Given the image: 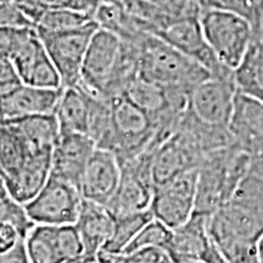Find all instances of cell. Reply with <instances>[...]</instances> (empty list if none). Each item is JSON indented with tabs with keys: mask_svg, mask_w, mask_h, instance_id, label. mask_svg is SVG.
<instances>
[{
	"mask_svg": "<svg viewBox=\"0 0 263 263\" xmlns=\"http://www.w3.org/2000/svg\"><path fill=\"white\" fill-rule=\"evenodd\" d=\"M114 217L115 222L112 234L101 249L103 251L111 252V254H123L124 250L130 244L132 240L136 238L138 233L151 219H154V216L150 210Z\"/></svg>",
	"mask_w": 263,
	"mask_h": 263,
	"instance_id": "603a6c76",
	"label": "cell"
},
{
	"mask_svg": "<svg viewBox=\"0 0 263 263\" xmlns=\"http://www.w3.org/2000/svg\"><path fill=\"white\" fill-rule=\"evenodd\" d=\"M82 203L83 196L77 186L50 174L45 185L25 207L34 224L66 226L74 224Z\"/></svg>",
	"mask_w": 263,
	"mask_h": 263,
	"instance_id": "52a82bcc",
	"label": "cell"
},
{
	"mask_svg": "<svg viewBox=\"0 0 263 263\" xmlns=\"http://www.w3.org/2000/svg\"><path fill=\"white\" fill-rule=\"evenodd\" d=\"M115 217L106 206L83 199L82 209L74 227L84 246V256L95 262L98 252L112 234Z\"/></svg>",
	"mask_w": 263,
	"mask_h": 263,
	"instance_id": "ffe728a7",
	"label": "cell"
},
{
	"mask_svg": "<svg viewBox=\"0 0 263 263\" xmlns=\"http://www.w3.org/2000/svg\"><path fill=\"white\" fill-rule=\"evenodd\" d=\"M211 76L202 65L156 35L147 33L141 39L139 77L143 80L168 89L193 91Z\"/></svg>",
	"mask_w": 263,
	"mask_h": 263,
	"instance_id": "3957f363",
	"label": "cell"
},
{
	"mask_svg": "<svg viewBox=\"0 0 263 263\" xmlns=\"http://www.w3.org/2000/svg\"><path fill=\"white\" fill-rule=\"evenodd\" d=\"M195 2H196L197 4H199V5L201 6V8H202V5L205 4V2H206V0H195Z\"/></svg>",
	"mask_w": 263,
	"mask_h": 263,
	"instance_id": "74e56055",
	"label": "cell"
},
{
	"mask_svg": "<svg viewBox=\"0 0 263 263\" xmlns=\"http://www.w3.org/2000/svg\"><path fill=\"white\" fill-rule=\"evenodd\" d=\"M110 2H115V3H123L124 0H110Z\"/></svg>",
	"mask_w": 263,
	"mask_h": 263,
	"instance_id": "f35d334b",
	"label": "cell"
},
{
	"mask_svg": "<svg viewBox=\"0 0 263 263\" xmlns=\"http://www.w3.org/2000/svg\"><path fill=\"white\" fill-rule=\"evenodd\" d=\"M94 22L93 16L87 12L71 9L45 10L35 22V28L44 31H66L80 28Z\"/></svg>",
	"mask_w": 263,
	"mask_h": 263,
	"instance_id": "cb8c5ba5",
	"label": "cell"
},
{
	"mask_svg": "<svg viewBox=\"0 0 263 263\" xmlns=\"http://www.w3.org/2000/svg\"><path fill=\"white\" fill-rule=\"evenodd\" d=\"M0 26L15 28H35L16 0H0Z\"/></svg>",
	"mask_w": 263,
	"mask_h": 263,
	"instance_id": "f1b7e54d",
	"label": "cell"
},
{
	"mask_svg": "<svg viewBox=\"0 0 263 263\" xmlns=\"http://www.w3.org/2000/svg\"><path fill=\"white\" fill-rule=\"evenodd\" d=\"M209 217L194 213L184 224L172 229L167 251L176 263L199 262L212 245Z\"/></svg>",
	"mask_w": 263,
	"mask_h": 263,
	"instance_id": "d6986e66",
	"label": "cell"
},
{
	"mask_svg": "<svg viewBox=\"0 0 263 263\" xmlns=\"http://www.w3.org/2000/svg\"><path fill=\"white\" fill-rule=\"evenodd\" d=\"M146 2L157 6L172 18L199 15L201 11V6L195 0H146Z\"/></svg>",
	"mask_w": 263,
	"mask_h": 263,
	"instance_id": "f546056e",
	"label": "cell"
},
{
	"mask_svg": "<svg viewBox=\"0 0 263 263\" xmlns=\"http://www.w3.org/2000/svg\"><path fill=\"white\" fill-rule=\"evenodd\" d=\"M32 27L15 28L0 26V57L11 58L12 52L15 51L20 42L24 39L26 33Z\"/></svg>",
	"mask_w": 263,
	"mask_h": 263,
	"instance_id": "1f68e13d",
	"label": "cell"
},
{
	"mask_svg": "<svg viewBox=\"0 0 263 263\" xmlns=\"http://www.w3.org/2000/svg\"><path fill=\"white\" fill-rule=\"evenodd\" d=\"M94 263H95V262H94Z\"/></svg>",
	"mask_w": 263,
	"mask_h": 263,
	"instance_id": "60d3db41",
	"label": "cell"
},
{
	"mask_svg": "<svg viewBox=\"0 0 263 263\" xmlns=\"http://www.w3.org/2000/svg\"><path fill=\"white\" fill-rule=\"evenodd\" d=\"M17 68L9 57H0V91L8 90L21 84Z\"/></svg>",
	"mask_w": 263,
	"mask_h": 263,
	"instance_id": "d6a6232c",
	"label": "cell"
},
{
	"mask_svg": "<svg viewBox=\"0 0 263 263\" xmlns=\"http://www.w3.org/2000/svg\"><path fill=\"white\" fill-rule=\"evenodd\" d=\"M206 156L188 134L177 130L161 144L154 155V184L161 185L188 171L199 168Z\"/></svg>",
	"mask_w": 263,
	"mask_h": 263,
	"instance_id": "5bb4252c",
	"label": "cell"
},
{
	"mask_svg": "<svg viewBox=\"0 0 263 263\" xmlns=\"http://www.w3.org/2000/svg\"><path fill=\"white\" fill-rule=\"evenodd\" d=\"M66 263H93L88 259H77V261H71V262H66Z\"/></svg>",
	"mask_w": 263,
	"mask_h": 263,
	"instance_id": "8d00e7d4",
	"label": "cell"
},
{
	"mask_svg": "<svg viewBox=\"0 0 263 263\" xmlns=\"http://www.w3.org/2000/svg\"><path fill=\"white\" fill-rule=\"evenodd\" d=\"M0 222L11 223L18 229L21 235L26 236L35 224L31 221L24 203L11 195L5 183L0 178Z\"/></svg>",
	"mask_w": 263,
	"mask_h": 263,
	"instance_id": "484cf974",
	"label": "cell"
},
{
	"mask_svg": "<svg viewBox=\"0 0 263 263\" xmlns=\"http://www.w3.org/2000/svg\"><path fill=\"white\" fill-rule=\"evenodd\" d=\"M202 8L218 9L242 16L252 25L255 32L261 21L263 0H206Z\"/></svg>",
	"mask_w": 263,
	"mask_h": 263,
	"instance_id": "83f0119b",
	"label": "cell"
},
{
	"mask_svg": "<svg viewBox=\"0 0 263 263\" xmlns=\"http://www.w3.org/2000/svg\"><path fill=\"white\" fill-rule=\"evenodd\" d=\"M250 157L236 144L212 151L197 170L195 212L210 217L229 201L249 172Z\"/></svg>",
	"mask_w": 263,
	"mask_h": 263,
	"instance_id": "7a4b0ae2",
	"label": "cell"
},
{
	"mask_svg": "<svg viewBox=\"0 0 263 263\" xmlns=\"http://www.w3.org/2000/svg\"><path fill=\"white\" fill-rule=\"evenodd\" d=\"M199 17L213 54L222 65L234 71L254 38L252 25L242 16L218 9L201 8Z\"/></svg>",
	"mask_w": 263,
	"mask_h": 263,
	"instance_id": "277c9868",
	"label": "cell"
},
{
	"mask_svg": "<svg viewBox=\"0 0 263 263\" xmlns=\"http://www.w3.org/2000/svg\"><path fill=\"white\" fill-rule=\"evenodd\" d=\"M171 235H172V229L154 218L132 240L123 254H130L144 248H162L167 250Z\"/></svg>",
	"mask_w": 263,
	"mask_h": 263,
	"instance_id": "4316f807",
	"label": "cell"
},
{
	"mask_svg": "<svg viewBox=\"0 0 263 263\" xmlns=\"http://www.w3.org/2000/svg\"><path fill=\"white\" fill-rule=\"evenodd\" d=\"M199 16L200 14L170 20L154 35L199 62L215 77H230L233 70L222 65L207 44Z\"/></svg>",
	"mask_w": 263,
	"mask_h": 263,
	"instance_id": "30bf717a",
	"label": "cell"
},
{
	"mask_svg": "<svg viewBox=\"0 0 263 263\" xmlns=\"http://www.w3.org/2000/svg\"><path fill=\"white\" fill-rule=\"evenodd\" d=\"M0 263H31L25 239L20 240L14 248L6 251H0Z\"/></svg>",
	"mask_w": 263,
	"mask_h": 263,
	"instance_id": "e575fe53",
	"label": "cell"
},
{
	"mask_svg": "<svg viewBox=\"0 0 263 263\" xmlns=\"http://www.w3.org/2000/svg\"><path fill=\"white\" fill-rule=\"evenodd\" d=\"M54 145L29 136L15 121L0 120V178L24 205L48 182Z\"/></svg>",
	"mask_w": 263,
	"mask_h": 263,
	"instance_id": "6da1fadb",
	"label": "cell"
},
{
	"mask_svg": "<svg viewBox=\"0 0 263 263\" xmlns=\"http://www.w3.org/2000/svg\"><path fill=\"white\" fill-rule=\"evenodd\" d=\"M95 149L97 145L88 134L60 133L52 149L51 176L80 189L84 170Z\"/></svg>",
	"mask_w": 263,
	"mask_h": 263,
	"instance_id": "2e32d148",
	"label": "cell"
},
{
	"mask_svg": "<svg viewBox=\"0 0 263 263\" xmlns=\"http://www.w3.org/2000/svg\"><path fill=\"white\" fill-rule=\"evenodd\" d=\"M236 94L233 76H211L192 91L188 114L197 122L215 129L229 130Z\"/></svg>",
	"mask_w": 263,
	"mask_h": 263,
	"instance_id": "ba28073f",
	"label": "cell"
},
{
	"mask_svg": "<svg viewBox=\"0 0 263 263\" xmlns=\"http://www.w3.org/2000/svg\"><path fill=\"white\" fill-rule=\"evenodd\" d=\"M197 170L180 174L155 186L150 211L154 218L171 229L182 226L194 215L196 202Z\"/></svg>",
	"mask_w": 263,
	"mask_h": 263,
	"instance_id": "8fae6325",
	"label": "cell"
},
{
	"mask_svg": "<svg viewBox=\"0 0 263 263\" xmlns=\"http://www.w3.org/2000/svg\"><path fill=\"white\" fill-rule=\"evenodd\" d=\"M11 60L17 68L22 83L49 89L62 88L60 73L49 57L35 28H31L26 33L12 52Z\"/></svg>",
	"mask_w": 263,
	"mask_h": 263,
	"instance_id": "4fadbf2b",
	"label": "cell"
},
{
	"mask_svg": "<svg viewBox=\"0 0 263 263\" xmlns=\"http://www.w3.org/2000/svg\"><path fill=\"white\" fill-rule=\"evenodd\" d=\"M229 133L250 160H263V104L236 90Z\"/></svg>",
	"mask_w": 263,
	"mask_h": 263,
	"instance_id": "9a60e30c",
	"label": "cell"
},
{
	"mask_svg": "<svg viewBox=\"0 0 263 263\" xmlns=\"http://www.w3.org/2000/svg\"><path fill=\"white\" fill-rule=\"evenodd\" d=\"M98 28L99 26L95 21L83 27L66 31H44L35 28L43 45L60 73L64 88L80 84L85 51L91 35Z\"/></svg>",
	"mask_w": 263,
	"mask_h": 263,
	"instance_id": "8992f818",
	"label": "cell"
},
{
	"mask_svg": "<svg viewBox=\"0 0 263 263\" xmlns=\"http://www.w3.org/2000/svg\"><path fill=\"white\" fill-rule=\"evenodd\" d=\"M54 115L60 133L87 134L89 122V94L80 85L64 88Z\"/></svg>",
	"mask_w": 263,
	"mask_h": 263,
	"instance_id": "44dd1931",
	"label": "cell"
},
{
	"mask_svg": "<svg viewBox=\"0 0 263 263\" xmlns=\"http://www.w3.org/2000/svg\"><path fill=\"white\" fill-rule=\"evenodd\" d=\"M64 88L49 89L21 83L0 91V120L54 114Z\"/></svg>",
	"mask_w": 263,
	"mask_h": 263,
	"instance_id": "e0dca14e",
	"label": "cell"
},
{
	"mask_svg": "<svg viewBox=\"0 0 263 263\" xmlns=\"http://www.w3.org/2000/svg\"><path fill=\"white\" fill-rule=\"evenodd\" d=\"M110 101L115 132L112 153L118 161L132 159L150 145L156 133L155 124L150 115L126 95H118Z\"/></svg>",
	"mask_w": 263,
	"mask_h": 263,
	"instance_id": "5b68a950",
	"label": "cell"
},
{
	"mask_svg": "<svg viewBox=\"0 0 263 263\" xmlns=\"http://www.w3.org/2000/svg\"><path fill=\"white\" fill-rule=\"evenodd\" d=\"M121 178V164L112 151L97 147L88 161L81 182L84 200L106 206Z\"/></svg>",
	"mask_w": 263,
	"mask_h": 263,
	"instance_id": "ac0fdd59",
	"label": "cell"
},
{
	"mask_svg": "<svg viewBox=\"0 0 263 263\" xmlns=\"http://www.w3.org/2000/svg\"><path fill=\"white\" fill-rule=\"evenodd\" d=\"M236 90L263 104V37L254 35L244 59L233 71Z\"/></svg>",
	"mask_w": 263,
	"mask_h": 263,
	"instance_id": "7402d4cb",
	"label": "cell"
},
{
	"mask_svg": "<svg viewBox=\"0 0 263 263\" xmlns=\"http://www.w3.org/2000/svg\"><path fill=\"white\" fill-rule=\"evenodd\" d=\"M35 27V22L45 10L71 9L93 16L99 0H16Z\"/></svg>",
	"mask_w": 263,
	"mask_h": 263,
	"instance_id": "d4e9b609",
	"label": "cell"
},
{
	"mask_svg": "<svg viewBox=\"0 0 263 263\" xmlns=\"http://www.w3.org/2000/svg\"><path fill=\"white\" fill-rule=\"evenodd\" d=\"M121 41L114 33L99 27L91 35L82 66L80 87L91 95L105 98L121 50Z\"/></svg>",
	"mask_w": 263,
	"mask_h": 263,
	"instance_id": "7c38bea8",
	"label": "cell"
},
{
	"mask_svg": "<svg viewBox=\"0 0 263 263\" xmlns=\"http://www.w3.org/2000/svg\"><path fill=\"white\" fill-rule=\"evenodd\" d=\"M25 242L31 263H66L88 259L74 224H35L29 230Z\"/></svg>",
	"mask_w": 263,
	"mask_h": 263,
	"instance_id": "9c48e42d",
	"label": "cell"
},
{
	"mask_svg": "<svg viewBox=\"0 0 263 263\" xmlns=\"http://www.w3.org/2000/svg\"><path fill=\"white\" fill-rule=\"evenodd\" d=\"M24 236L18 232V229L11 223L0 222V251L14 248Z\"/></svg>",
	"mask_w": 263,
	"mask_h": 263,
	"instance_id": "836d02e7",
	"label": "cell"
},
{
	"mask_svg": "<svg viewBox=\"0 0 263 263\" xmlns=\"http://www.w3.org/2000/svg\"><path fill=\"white\" fill-rule=\"evenodd\" d=\"M126 263H176L166 249L144 248L124 254Z\"/></svg>",
	"mask_w": 263,
	"mask_h": 263,
	"instance_id": "4dcf8cb0",
	"label": "cell"
},
{
	"mask_svg": "<svg viewBox=\"0 0 263 263\" xmlns=\"http://www.w3.org/2000/svg\"><path fill=\"white\" fill-rule=\"evenodd\" d=\"M256 252H257V261L258 263H263V234L258 239L257 245H256Z\"/></svg>",
	"mask_w": 263,
	"mask_h": 263,
	"instance_id": "d590c367",
	"label": "cell"
},
{
	"mask_svg": "<svg viewBox=\"0 0 263 263\" xmlns=\"http://www.w3.org/2000/svg\"><path fill=\"white\" fill-rule=\"evenodd\" d=\"M93 263H94V262H93Z\"/></svg>",
	"mask_w": 263,
	"mask_h": 263,
	"instance_id": "ab89813d",
	"label": "cell"
}]
</instances>
